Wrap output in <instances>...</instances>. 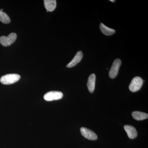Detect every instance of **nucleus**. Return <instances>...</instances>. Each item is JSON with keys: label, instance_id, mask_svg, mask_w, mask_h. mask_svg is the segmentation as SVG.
<instances>
[{"label": "nucleus", "instance_id": "obj_5", "mask_svg": "<svg viewBox=\"0 0 148 148\" xmlns=\"http://www.w3.org/2000/svg\"><path fill=\"white\" fill-rule=\"evenodd\" d=\"M63 97L62 92L57 91H51L46 93L44 96V98L45 101H51L54 100H60Z\"/></svg>", "mask_w": 148, "mask_h": 148}, {"label": "nucleus", "instance_id": "obj_11", "mask_svg": "<svg viewBox=\"0 0 148 148\" xmlns=\"http://www.w3.org/2000/svg\"><path fill=\"white\" fill-rule=\"evenodd\" d=\"M132 115L134 119L138 121H142L147 119L148 114L139 111H135L132 113Z\"/></svg>", "mask_w": 148, "mask_h": 148}, {"label": "nucleus", "instance_id": "obj_9", "mask_svg": "<svg viewBox=\"0 0 148 148\" xmlns=\"http://www.w3.org/2000/svg\"><path fill=\"white\" fill-rule=\"evenodd\" d=\"M96 76L94 74H92L89 76L88 80L87 86L88 90L90 93H92L95 90Z\"/></svg>", "mask_w": 148, "mask_h": 148}, {"label": "nucleus", "instance_id": "obj_2", "mask_svg": "<svg viewBox=\"0 0 148 148\" xmlns=\"http://www.w3.org/2000/svg\"><path fill=\"white\" fill-rule=\"evenodd\" d=\"M17 36L15 33H12L7 37L2 36L0 37V43L4 47H8L13 43L16 40Z\"/></svg>", "mask_w": 148, "mask_h": 148}, {"label": "nucleus", "instance_id": "obj_12", "mask_svg": "<svg viewBox=\"0 0 148 148\" xmlns=\"http://www.w3.org/2000/svg\"><path fill=\"white\" fill-rule=\"evenodd\" d=\"M100 29L101 32L106 36H111L114 34L115 32V31L114 29L107 27L102 23L100 24Z\"/></svg>", "mask_w": 148, "mask_h": 148}, {"label": "nucleus", "instance_id": "obj_8", "mask_svg": "<svg viewBox=\"0 0 148 148\" xmlns=\"http://www.w3.org/2000/svg\"><path fill=\"white\" fill-rule=\"evenodd\" d=\"M83 55L82 51H79L73 58V60L67 65V67L71 68L76 66L81 61L83 58Z\"/></svg>", "mask_w": 148, "mask_h": 148}, {"label": "nucleus", "instance_id": "obj_7", "mask_svg": "<svg viewBox=\"0 0 148 148\" xmlns=\"http://www.w3.org/2000/svg\"><path fill=\"white\" fill-rule=\"evenodd\" d=\"M124 128L127 136L130 139H133L137 137L138 132L135 127L130 125H125Z\"/></svg>", "mask_w": 148, "mask_h": 148}, {"label": "nucleus", "instance_id": "obj_13", "mask_svg": "<svg viewBox=\"0 0 148 148\" xmlns=\"http://www.w3.org/2000/svg\"><path fill=\"white\" fill-rule=\"evenodd\" d=\"M0 21L4 24H9L10 22L9 16L5 12L0 10Z\"/></svg>", "mask_w": 148, "mask_h": 148}, {"label": "nucleus", "instance_id": "obj_3", "mask_svg": "<svg viewBox=\"0 0 148 148\" xmlns=\"http://www.w3.org/2000/svg\"><path fill=\"white\" fill-rule=\"evenodd\" d=\"M143 80L140 77H135L132 79L130 84V90L132 92H137L140 90L143 86Z\"/></svg>", "mask_w": 148, "mask_h": 148}, {"label": "nucleus", "instance_id": "obj_14", "mask_svg": "<svg viewBox=\"0 0 148 148\" xmlns=\"http://www.w3.org/2000/svg\"><path fill=\"white\" fill-rule=\"evenodd\" d=\"M110 1L112 2H114L115 1H113V0H111Z\"/></svg>", "mask_w": 148, "mask_h": 148}, {"label": "nucleus", "instance_id": "obj_4", "mask_svg": "<svg viewBox=\"0 0 148 148\" xmlns=\"http://www.w3.org/2000/svg\"><path fill=\"white\" fill-rule=\"evenodd\" d=\"M121 64V60L119 58L116 59L114 61L109 72V76L110 78L114 79L117 76L119 71V68Z\"/></svg>", "mask_w": 148, "mask_h": 148}, {"label": "nucleus", "instance_id": "obj_10", "mask_svg": "<svg viewBox=\"0 0 148 148\" xmlns=\"http://www.w3.org/2000/svg\"><path fill=\"white\" fill-rule=\"evenodd\" d=\"M45 7L47 12L53 11L56 6V1L55 0H45Z\"/></svg>", "mask_w": 148, "mask_h": 148}, {"label": "nucleus", "instance_id": "obj_6", "mask_svg": "<svg viewBox=\"0 0 148 148\" xmlns=\"http://www.w3.org/2000/svg\"><path fill=\"white\" fill-rule=\"evenodd\" d=\"M80 132L82 136L88 140H95L98 139L97 135L95 132L87 128L84 127H81L80 129Z\"/></svg>", "mask_w": 148, "mask_h": 148}, {"label": "nucleus", "instance_id": "obj_1", "mask_svg": "<svg viewBox=\"0 0 148 148\" xmlns=\"http://www.w3.org/2000/svg\"><path fill=\"white\" fill-rule=\"evenodd\" d=\"M20 76L18 74H10L3 76L0 79L2 84L5 85L13 84L18 82L20 79Z\"/></svg>", "mask_w": 148, "mask_h": 148}]
</instances>
